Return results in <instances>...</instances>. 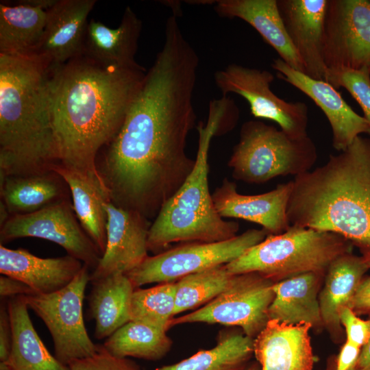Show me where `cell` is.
Here are the masks:
<instances>
[{
	"label": "cell",
	"mask_w": 370,
	"mask_h": 370,
	"mask_svg": "<svg viewBox=\"0 0 370 370\" xmlns=\"http://www.w3.org/2000/svg\"><path fill=\"white\" fill-rule=\"evenodd\" d=\"M164 36L121 127L97 163L110 202L148 220L195 164L186 146L197 119L193 97L199 57L178 25L167 26Z\"/></svg>",
	"instance_id": "1"
},
{
	"label": "cell",
	"mask_w": 370,
	"mask_h": 370,
	"mask_svg": "<svg viewBox=\"0 0 370 370\" xmlns=\"http://www.w3.org/2000/svg\"><path fill=\"white\" fill-rule=\"evenodd\" d=\"M146 73L139 64L106 66L84 55L49 69L59 164L88 176L108 196L97 168V156L121 127Z\"/></svg>",
	"instance_id": "2"
},
{
	"label": "cell",
	"mask_w": 370,
	"mask_h": 370,
	"mask_svg": "<svg viewBox=\"0 0 370 370\" xmlns=\"http://www.w3.org/2000/svg\"><path fill=\"white\" fill-rule=\"evenodd\" d=\"M286 214L290 225L337 234L369 255L370 138L295 176Z\"/></svg>",
	"instance_id": "3"
},
{
	"label": "cell",
	"mask_w": 370,
	"mask_h": 370,
	"mask_svg": "<svg viewBox=\"0 0 370 370\" xmlns=\"http://www.w3.org/2000/svg\"><path fill=\"white\" fill-rule=\"evenodd\" d=\"M49 79V67L37 56L0 53V178L59 164Z\"/></svg>",
	"instance_id": "4"
},
{
	"label": "cell",
	"mask_w": 370,
	"mask_h": 370,
	"mask_svg": "<svg viewBox=\"0 0 370 370\" xmlns=\"http://www.w3.org/2000/svg\"><path fill=\"white\" fill-rule=\"evenodd\" d=\"M236 117L231 100L210 102L206 124L199 123L195 164L177 191L165 203L151 224L148 249L156 254L177 242L213 243L236 236L239 224L224 220L217 212L208 186V151L212 138L224 123L233 128Z\"/></svg>",
	"instance_id": "5"
},
{
	"label": "cell",
	"mask_w": 370,
	"mask_h": 370,
	"mask_svg": "<svg viewBox=\"0 0 370 370\" xmlns=\"http://www.w3.org/2000/svg\"><path fill=\"white\" fill-rule=\"evenodd\" d=\"M353 245L341 235L291 225L279 234H268L258 244L225 264L234 275L257 273L277 282L301 273L325 274Z\"/></svg>",
	"instance_id": "6"
},
{
	"label": "cell",
	"mask_w": 370,
	"mask_h": 370,
	"mask_svg": "<svg viewBox=\"0 0 370 370\" xmlns=\"http://www.w3.org/2000/svg\"><path fill=\"white\" fill-rule=\"evenodd\" d=\"M317 158L308 136L293 138L275 126L251 120L242 125L227 165L235 180L259 184L310 171Z\"/></svg>",
	"instance_id": "7"
},
{
	"label": "cell",
	"mask_w": 370,
	"mask_h": 370,
	"mask_svg": "<svg viewBox=\"0 0 370 370\" xmlns=\"http://www.w3.org/2000/svg\"><path fill=\"white\" fill-rule=\"evenodd\" d=\"M90 268L84 264L74 279L60 291L23 295L29 309L44 322L53 339L55 356L62 364L94 355L99 345L89 337L83 318Z\"/></svg>",
	"instance_id": "8"
},
{
	"label": "cell",
	"mask_w": 370,
	"mask_h": 370,
	"mask_svg": "<svg viewBox=\"0 0 370 370\" xmlns=\"http://www.w3.org/2000/svg\"><path fill=\"white\" fill-rule=\"evenodd\" d=\"M268 234L263 228L253 229L223 241L186 243L148 256L126 275L135 288L151 283L176 282L187 275L232 262Z\"/></svg>",
	"instance_id": "9"
},
{
	"label": "cell",
	"mask_w": 370,
	"mask_h": 370,
	"mask_svg": "<svg viewBox=\"0 0 370 370\" xmlns=\"http://www.w3.org/2000/svg\"><path fill=\"white\" fill-rule=\"evenodd\" d=\"M274 283L257 273L234 275L214 299L194 312L173 318L170 328L191 323L236 325L255 338L269 320L268 309L274 297Z\"/></svg>",
	"instance_id": "10"
},
{
	"label": "cell",
	"mask_w": 370,
	"mask_h": 370,
	"mask_svg": "<svg viewBox=\"0 0 370 370\" xmlns=\"http://www.w3.org/2000/svg\"><path fill=\"white\" fill-rule=\"evenodd\" d=\"M274 75L269 71L232 64L214 74L223 96L235 93L249 103L251 114L273 121L293 138L308 136V108L302 101H286L271 89Z\"/></svg>",
	"instance_id": "11"
},
{
	"label": "cell",
	"mask_w": 370,
	"mask_h": 370,
	"mask_svg": "<svg viewBox=\"0 0 370 370\" xmlns=\"http://www.w3.org/2000/svg\"><path fill=\"white\" fill-rule=\"evenodd\" d=\"M23 237L53 242L92 270L102 256L80 225L70 199L33 213L11 215L0 225L1 245Z\"/></svg>",
	"instance_id": "12"
},
{
	"label": "cell",
	"mask_w": 370,
	"mask_h": 370,
	"mask_svg": "<svg viewBox=\"0 0 370 370\" xmlns=\"http://www.w3.org/2000/svg\"><path fill=\"white\" fill-rule=\"evenodd\" d=\"M323 56L328 69L370 68L369 0H328Z\"/></svg>",
	"instance_id": "13"
},
{
	"label": "cell",
	"mask_w": 370,
	"mask_h": 370,
	"mask_svg": "<svg viewBox=\"0 0 370 370\" xmlns=\"http://www.w3.org/2000/svg\"><path fill=\"white\" fill-rule=\"evenodd\" d=\"M107 213L106 247L90 282L114 272L125 274L139 266L149 256L148 234L151 224L140 214L104 204Z\"/></svg>",
	"instance_id": "14"
},
{
	"label": "cell",
	"mask_w": 370,
	"mask_h": 370,
	"mask_svg": "<svg viewBox=\"0 0 370 370\" xmlns=\"http://www.w3.org/2000/svg\"><path fill=\"white\" fill-rule=\"evenodd\" d=\"M271 66L280 79L304 92L321 109L331 126L335 149L341 152L362 134H370L369 122L357 114L331 84L293 69L280 58L275 59Z\"/></svg>",
	"instance_id": "15"
},
{
	"label": "cell",
	"mask_w": 370,
	"mask_h": 370,
	"mask_svg": "<svg viewBox=\"0 0 370 370\" xmlns=\"http://www.w3.org/2000/svg\"><path fill=\"white\" fill-rule=\"evenodd\" d=\"M95 0H58L47 11L41 40L32 55L51 69L82 55L88 17Z\"/></svg>",
	"instance_id": "16"
},
{
	"label": "cell",
	"mask_w": 370,
	"mask_h": 370,
	"mask_svg": "<svg viewBox=\"0 0 370 370\" xmlns=\"http://www.w3.org/2000/svg\"><path fill=\"white\" fill-rule=\"evenodd\" d=\"M277 3L288 38L304 64L305 74L327 82L323 46L328 0H277Z\"/></svg>",
	"instance_id": "17"
},
{
	"label": "cell",
	"mask_w": 370,
	"mask_h": 370,
	"mask_svg": "<svg viewBox=\"0 0 370 370\" xmlns=\"http://www.w3.org/2000/svg\"><path fill=\"white\" fill-rule=\"evenodd\" d=\"M293 181L258 195L238 193L234 182L224 179L212 194L215 208L222 218H236L260 225L269 234H279L291 226L287 206Z\"/></svg>",
	"instance_id": "18"
},
{
	"label": "cell",
	"mask_w": 370,
	"mask_h": 370,
	"mask_svg": "<svg viewBox=\"0 0 370 370\" xmlns=\"http://www.w3.org/2000/svg\"><path fill=\"white\" fill-rule=\"evenodd\" d=\"M311 328L306 323L289 325L269 320L254 339V355L261 370H312Z\"/></svg>",
	"instance_id": "19"
},
{
	"label": "cell",
	"mask_w": 370,
	"mask_h": 370,
	"mask_svg": "<svg viewBox=\"0 0 370 370\" xmlns=\"http://www.w3.org/2000/svg\"><path fill=\"white\" fill-rule=\"evenodd\" d=\"M84 263L70 256L42 258L25 249L0 245V273L27 284L36 294H49L67 286Z\"/></svg>",
	"instance_id": "20"
},
{
	"label": "cell",
	"mask_w": 370,
	"mask_h": 370,
	"mask_svg": "<svg viewBox=\"0 0 370 370\" xmlns=\"http://www.w3.org/2000/svg\"><path fill=\"white\" fill-rule=\"evenodd\" d=\"M141 29L140 19L129 6L116 28L92 19L87 24L82 55L106 66H136L135 55Z\"/></svg>",
	"instance_id": "21"
},
{
	"label": "cell",
	"mask_w": 370,
	"mask_h": 370,
	"mask_svg": "<svg viewBox=\"0 0 370 370\" xmlns=\"http://www.w3.org/2000/svg\"><path fill=\"white\" fill-rule=\"evenodd\" d=\"M217 13L225 18H238L252 26L280 58L293 69L305 73V69L294 49L280 16L277 0H221Z\"/></svg>",
	"instance_id": "22"
},
{
	"label": "cell",
	"mask_w": 370,
	"mask_h": 370,
	"mask_svg": "<svg viewBox=\"0 0 370 370\" xmlns=\"http://www.w3.org/2000/svg\"><path fill=\"white\" fill-rule=\"evenodd\" d=\"M0 195L10 216L33 213L71 196L67 184L53 170L0 178Z\"/></svg>",
	"instance_id": "23"
},
{
	"label": "cell",
	"mask_w": 370,
	"mask_h": 370,
	"mask_svg": "<svg viewBox=\"0 0 370 370\" xmlns=\"http://www.w3.org/2000/svg\"><path fill=\"white\" fill-rule=\"evenodd\" d=\"M324 275L309 272L275 282L274 297L268 309L269 319L289 325H322L318 292Z\"/></svg>",
	"instance_id": "24"
},
{
	"label": "cell",
	"mask_w": 370,
	"mask_h": 370,
	"mask_svg": "<svg viewBox=\"0 0 370 370\" xmlns=\"http://www.w3.org/2000/svg\"><path fill=\"white\" fill-rule=\"evenodd\" d=\"M90 282L88 314L95 321L94 335L98 340L107 338L130 321V302L136 288L121 272Z\"/></svg>",
	"instance_id": "25"
},
{
	"label": "cell",
	"mask_w": 370,
	"mask_h": 370,
	"mask_svg": "<svg viewBox=\"0 0 370 370\" xmlns=\"http://www.w3.org/2000/svg\"><path fill=\"white\" fill-rule=\"evenodd\" d=\"M12 339L8 360L12 370H71L48 351L37 334L23 295L8 299Z\"/></svg>",
	"instance_id": "26"
},
{
	"label": "cell",
	"mask_w": 370,
	"mask_h": 370,
	"mask_svg": "<svg viewBox=\"0 0 370 370\" xmlns=\"http://www.w3.org/2000/svg\"><path fill=\"white\" fill-rule=\"evenodd\" d=\"M369 269L362 256L352 252L336 258L325 273L324 286L319 301L323 324L334 330L341 329L338 311L341 308H350L352 301Z\"/></svg>",
	"instance_id": "27"
},
{
	"label": "cell",
	"mask_w": 370,
	"mask_h": 370,
	"mask_svg": "<svg viewBox=\"0 0 370 370\" xmlns=\"http://www.w3.org/2000/svg\"><path fill=\"white\" fill-rule=\"evenodd\" d=\"M70 190L75 215L92 241L103 254L106 247L107 213L104 204L108 195L88 176L58 164L53 168Z\"/></svg>",
	"instance_id": "28"
},
{
	"label": "cell",
	"mask_w": 370,
	"mask_h": 370,
	"mask_svg": "<svg viewBox=\"0 0 370 370\" xmlns=\"http://www.w3.org/2000/svg\"><path fill=\"white\" fill-rule=\"evenodd\" d=\"M47 12L19 4L0 3V53L32 55L44 32Z\"/></svg>",
	"instance_id": "29"
},
{
	"label": "cell",
	"mask_w": 370,
	"mask_h": 370,
	"mask_svg": "<svg viewBox=\"0 0 370 370\" xmlns=\"http://www.w3.org/2000/svg\"><path fill=\"white\" fill-rule=\"evenodd\" d=\"M254 339L237 332L221 334L212 348L155 370H244L254 355Z\"/></svg>",
	"instance_id": "30"
},
{
	"label": "cell",
	"mask_w": 370,
	"mask_h": 370,
	"mask_svg": "<svg viewBox=\"0 0 370 370\" xmlns=\"http://www.w3.org/2000/svg\"><path fill=\"white\" fill-rule=\"evenodd\" d=\"M166 332L149 324L130 321L106 338L103 346L112 356L158 360L172 346Z\"/></svg>",
	"instance_id": "31"
},
{
	"label": "cell",
	"mask_w": 370,
	"mask_h": 370,
	"mask_svg": "<svg viewBox=\"0 0 370 370\" xmlns=\"http://www.w3.org/2000/svg\"><path fill=\"white\" fill-rule=\"evenodd\" d=\"M234 276L224 264L180 278L175 282L174 314L210 302L227 288Z\"/></svg>",
	"instance_id": "32"
},
{
	"label": "cell",
	"mask_w": 370,
	"mask_h": 370,
	"mask_svg": "<svg viewBox=\"0 0 370 370\" xmlns=\"http://www.w3.org/2000/svg\"><path fill=\"white\" fill-rule=\"evenodd\" d=\"M175 282L136 288L130 302V321L143 322L166 332L175 316Z\"/></svg>",
	"instance_id": "33"
},
{
	"label": "cell",
	"mask_w": 370,
	"mask_h": 370,
	"mask_svg": "<svg viewBox=\"0 0 370 370\" xmlns=\"http://www.w3.org/2000/svg\"><path fill=\"white\" fill-rule=\"evenodd\" d=\"M327 82L336 89L345 88L358 102L370 125L369 68L328 69Z\"/></svg>",
	"instance_id": "34"
},
{
	"label": "cell",
	"mask_w": 370,
	"mask_h": 370,
	"mask_svg": "<svg viewBox=\"0 0 370 370\" xmlns=\"http://www.w3.org/2000/svg\"><path fill=\"white\" fill-rule=\"evenodd\" d=\"M69 367L71 370H141L134 362L114 356L99 345L94 355L75 360Z\"/></svg>",
	"instance_id": "35"
},
{
	"label": "cell",
	"mask_w": 370,
	"mask_h": 370,
	"mask_svg": "<svg viewBox=\"0 0 370 370\" xmlns=\"http://www.w3.org/2000/svg\"><path fill=\"white\" fill-rule=\"evenodd\" d=\"M338 317L345 330L346 341L362 348L370 339V319H362L347 306L340 308Z\"/></svg>",
	"instance_id": "36"
},
{
	"label": "cell",
	"mask_w": 370,
	"mask_h": 370,
	"mask_svg": "<svg viewBox=\"0 0 370 370\" xmlns=\"http://www.w3.org/2000/svg\"><path fill=\"white\" fill-rule=\"evenodd\" d=\"M362 256L370 269V254ZM350 308L358 316L370 315V276L363 278L352 301Z\"/></svg>",
	"instance_id": "37"
},
{
	"label": "cell",
	"mask_w": 370,
	"mask_h": 370,
	"mask_svg": "<svg viewBox=\"0 0 370 370\" xmlns=\"http://www.w3.org/2000/svg\"><path fill=\"white\" fill-rule=\"evenodd\" d=\"M12 327L7 303L0 306V361H8L12 347Z\"/></svg>",
	"instance_id": "38"
},
{
	"label": "cell",
	"mask_w": 370,
	"mask_h": 370,
	"mask_svg": "<svg viewBox=\"0 0 370 370\" xmlns=\"http://www.w3.org/2000/svg\"><path fill=\"white\" fill-rule=\"evenodd\" d=\"M33 294H36L35 292L22 281L4 275L0 277V296L1 298Z\"/></svg>",
	"instance_id": "39"
},
{
	"label": "cell",
	"mask_w": 370,
	"mask_h": 370,
	"mask_svg": "<svg viewBox=\"0 0 370 370\" xmlns=\"http://www.w3.org/2000/svg\"><path fill=\"white\" fill-rule=\"evenodd\" d=\"M361 348L347 341L337 357L334 370H349L356 365Z\"/></svg>",
	"instance_id": "40"
},
{
	"label": "cell",
	"mask_w": 370,
	"mask_h": 370,
	"mask_svg": "<svg viewBox=\"0 0 370 370\" xmlns=\"http://www.w3.org/2000/svg\"><path fill=\"white\" fill-rule=\"evenodd\" d=\"M354 368L355 370H370V339L361 348Z\"/></svg>",
	"instance_id": "41"
},
{
	"label": "cell",
	"mask_w": 370,
	"mask_h": 370,
	"mask_svg": "<svg viewBox=\"0 0 370 370\" xmlns=\"http://www.w3.org/2000/svg\"><path fill=\"white\" fill-rule=\"evenodd\" d=\"M57 1L58 0H20L15 1L13 3L38 8L47 12L56 3Z\"/></svg>",
	"instance_id": "42"
},
{
	"label": "cell",
	"mask_w": 370,
	"mask_h": 370,
	"mask_svg": "<svg viewBox=\"0 0 370 370\" xmlns=\"http://www.w3.org/2000/svg\"><path fill=\"white\" fill-rule=\"evenodd\" d=\"M244 370H261L258 362H255L246 367Z\"/></svg>",
	"instance_id": "43"
},
{
	"label": "cell",
	"mask_w": 370,
	"mask_h": 370,
	"mask_svg": "<svg viewBox=\"0 0 370 370\" xmlns=\"http://www.w3.org/2000/svg\"><path fill=\"white\" fill-rule=\"evenodd\" d=\"M0 370H12L8 361H0Z\"/></svg>",
	"instance_id": "44"
},
{
	"label": "cell",
	"mask_w": 370,
	"mask_h": 370,
	"mask_svg": "<svg viewBox=\"0 0 370 370\" xmlns=\"http://www.w3.org/2000/svg\"><path fill=\"white\" fill-rule=\"evenodd\" d=\"M349 370H355L354 366L352 367Z\"/></svg>",
	"instance_id": "45"
},
{
	"label": "cell",
	"mask_w": 370,
	"mask_h": 370,
	"mask_svg": "<svg viewBox=\"0 0 370 370\" xmlns=\"http://www.w3.org/2000/svg\"><path fill=\"white\" fill-rule=\"evenodd\" d=\"M369 3H370V0H369Z\"/></svg>",
	"instance_id": "46"
},
{
	"label": "cell",
	"mask_w": 370,
	"mask_h": 370,
	"mask_svg": "<svg viewBox=\"0 0 370 370\" xmlns=\"http://www.w3.org/2000/svg\"><path fill=\"white\" fill-rule=\"evenodd\" d=\"M369 72H370V68H369Z\"/></svg>",
	"instance_id": "47"
}]
</instances>
